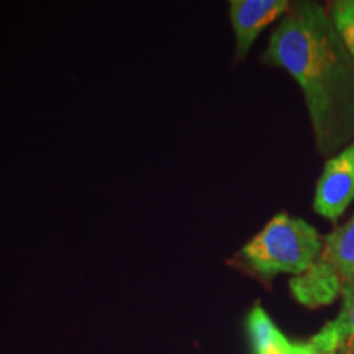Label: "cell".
<instances>
[{
	"instance_id": "6da1fadb",
	"label": "cell",
	"mask_w": 354,
	"mask_h": 354,
	"mask_svg": "<svg viewBox=\"0 0 354 354\" xmlns=\"http://www.w3.org/2000/svg\"><path fill=\"white\" fill-rule=\"evenodd\" d=\"M261 61L284 69L299 84L323 158L354 143V61L331 24L328 8L313 0L292 2Z\"/></svg>"
},
{
	"instance_id": "7a4b0ae2",
	"label": "cell",
	"mask_w": 354,
	"mask_h": 354,
	"mask_svg": "<svg viewBox=\"0 0 354 354\" xmlns=\"http://www.w3.org/2000/svg\"><path fill=\"white\" fill-rule=\"evenodd\" d=\"M323 251V238L307 220L277 214L234 254L233 266L263 282L281 274L299 276Z\"/></svg>"
},
{
	"instance_id": "3957f363",
	"label": "cell",
	"mask_w": 354,
	"mask_h": 354,
	"mask_svg": "<svg viewBox=\"0 0 354 354\" xmlns=\"http://www.w3.org/2000/svg\"><path fill=\"white\" fill-rule=\"evenodd\" d=\"M354 201V143L326 159L315 185L313 210L322 218L338 221Z\"/></svg>"
},
{
	"instance_id": "277c9868",
	"label": "cell",
	"mask_w": 354,
	"mask_h": 354,
	"mask_svg": "<svg viewBox=\"0 0 354 354\" xmlns=\"http://www.w3.org/2000/svg\"><path fill=\"white\" fill-rule=\"evenodd\" d=\"M287 0H233L230 2V24L234 33V59L243 61L256 39L269 25L289 12Z\"/></svg>"
},
{
	"instance_id": "5b68a950",
	"label": "cell",
	"mask_w": 354,
	"mask_h": 354,
	"mask_svg": "<svg viewBox=\"0 0 354 354\" xmlns=\"http://www.w3.org/2000/svg\"><path fill=\"white\" fill-rule=\"evenodd\" d=\"M343 281L325 259L318 258L307 271L289 282L292 297L307 308H320L333 304L343 294Z\"/></svg>"
},
{
	"instance_id": "8992f818",
	"label": "cell",
	"mask_w": 354,
	"mask_h": 354,
	"mask_svg": "<svg viewBox=\"0 0 354 354\" xmlns=\"http://www.w3.org/2000/svg\"><path fill=\"white\" fill-rule=\"evenodd\" d=\"M310 343L326 353L354 354V282L343 287L338 315L326 322L312 336Z\"/></svg>"
},
{
	"instance_id": "52a82bcc",
	"label": "cell",
	"mask_w": 354,
	"mask_h": 354,
	"mask_svg": "<svg viewBox=\"0 0 354 354\" xmlns=\"http://www.w3.org/2000/svg\"><path fill=\"white\" fill-rule=\"evenodd\" d=\"M320 258L335 269L344 286L354 282V214L323 238Z\"/></svg>"
},
{
	"instance_id": "ba28073f",
	"label": "cell",
	"mask_w": 354,
	"mask_h": 354,
	"mask_svg": "<svg viewBox=\"0 0 354 354\" xmlns=\"http://www.w3.org/2000/svg\"><path fill=\"white\" fill-rule=\"evenodd\" d=\"M246 331L254 354H290L292 351V342L277 328L261 305H256L248 313Z\"/></svg>"
},
{
	"instance_id": "9c48e42d",
	"label": "cell",
	"mask_w": 354,
	"mask_h": 354,
	"mask_svg": "<svg viewBox=\"0 0 354 354\" xmlns=\"http://www.w3.org/2000/svg\"><path fill=\"white\" fill-rule=\"evenodd\" d=\"M328 15L336 33L354 61V0H335L330 3Z\"/></svg>"
},
{
	"instance_id": "30bf717a",
	"label": "cell",
	"mask_w": 354,
	"mask_h": 354,
	"mask_svg": "<svg viewBox=\"0 0 354 354\" xmlns=\"http://www.w3.org/2000/svg\"><path fill=\"white\" fill-rule=\"evenodd\" d=\"M290 354H335V353H326L313 346L312 343H292V351Z\"/></svg>"
}]
</instances>
